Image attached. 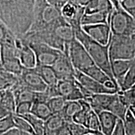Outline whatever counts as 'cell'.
<instances>
[{"mask_svg": "<svg viewBox=\"0 0 135 135\" xmlns=\"http://www.w3.org/2000/svg\"><path fill=\"white\" fill-rule=\"evenodd\" d=\"M128 109L129 108L123 102L119 97V94L116 93L114 99L111 101L106 111L111 112L123 121Z\"/></svg>", "mask_w": 135, "mask_h": 135, "instance_id": "cell-25", "label": "cell"}, {"mask_svg": "<svg viewBox=\"0 0 135 135\" xmlns=\"http://www.w3.org/2000/svg\"><path fill=\"white\" fill-rule=\"evenodd\" d=\"M10 114H11L10 113L9 111L6 110V109H5L1 104H0V119L6 117V116H9Z\"/></svg>", "mask_w": 135, "mask_h": 135, "instance_id": "cell-45", "label": "cell"}, {"mask_svg": "<svg viewBox=\"0 0 135 135\" xmlns=\"http://www.w3.org/2000/svg\"><path fill=\"white\" fill-rule=\"evenodd\" d=\"M18 78L23 86L33 91L42 92L47 88L46 84L35 68H24Z\"/></svg>", "mask_w": 135, "mask_h": 135, "instance_id": "cell-11", "label": "cell"}, {"mask_svg": "<svg viewBox=\"0 0 135 135\" xmlns=\"http://www.w3.org/2000/svg\"><path fill=\"white\" fill-rule=\"evenodd\" d=\"M2 68L7 71L19 76L25 68L18 58V51L15 46H0Z\"/></svg>", "mask_w": 135, "mask_h": 135, "instance_id": "cell-9", "label": "cell"}, {"mask_svg": "<svg viewBox=\"0 0 135 135\" xmlns=\"http://www.w3.org/2000/svg\"><path fill=\"white\" fill-rule=\"evenodd\" d=\"M61 14L74 30L81 28V20L84 14V6H79L68 1L61 8Z\"/></svg>", "mask_w": 135, "mask_h": 135, "instance_id": "cell-13", "label": "cell"}, {"mask_svg": "<svg viewBox=\"0 0 135 135\" xmlns=\"http://www.w3.org/2000/svg\"><path fill=\"white\" fill-rule=\"evenodd\" d=\"M32 104V102H21L17 104L15 114L18 116H23L30 113Z\"/></svg>", "mask_w": 135, "mask_h": 135, "instance_id": "cell-40", "label": "cell"}, {"mask_svg": "<svg viewBox=\"0 0 135 135\" xmlns=\"http://www.w3.org/2000/svg\"><path fill=\"white\" fill-rule=\"evenodd\" d=\"M108 25L111 35L129 36L135 32V20L120 6L113 8Z\"/></svg>", "mask_w": 135, "mask_h": 135, "instance_id": "cell-6", "label": "cell"}, {"mask_svg": "<svg viewBox=\"0 0 135 135\" xmlns=\"http://www.w3.org/2000/svg\"><path fill=\"white\" fill-rule=\"evenodd\" d=\"M15 128L13 114L0 119V135Z\"/></svg>", "mask_w": 135, "mask_h": 135, "instance_id": "cell-39", "label": "cell"}, {"mask_svg": "<svg viewBox=\"0 0 135 135\" xmlns=\"http://www.w3.org/2000/svg\"><path fill=\"white\" fill-rule=\"evenodd\" d=\"M120 1H121V0H119V2H120Z\"/></svg>", "mask_w": 135, "mask_h": 135, "instance_id": "cell-54", "label": "cell"}, {"mask_svg": "<svg viewBox=\"0 0 135 135\" xmlns=\"http://www.w3.org/2000/svg\"><path fill=\"white\" fill-rule=\"evenodd\" d=\"M85 135H104L101 131H91V132H89L88 134Z\"/></svg>", "mask_w": 135, "mask_h": 135, "instance_id": "cell-49", "label": "cell"}, {"mask_svg": "<svg viewBox=\"0 0 135 135\" xmlns=\"http://www.w3.org/2000/svg\"><path fill=\"white\" fill-rule=\"evenodd\" d=\"M59 80H75V69L73 66L66 49L51 66Z\"/></svg>", "mask_w": 135, "mask_h": 135, "instance_id": "cell-10", "label": "cell"}, {"mask_svg": "<svg viewBox=\"0 0 135 135\" xmlns=\"http://www.w3.org/2000/svg\"><path fill=\"white\" fill-rule=\"evenodd\" d=\"M75 80L92 94H114L118 92L116 89L108 88L104 84L86 75L83 73L76 70Z\"/></svg>", "mask_w": 135, "mask_h": 135, "instance_id": "cell-12", "label": "cell"}, {"mask_svg": "<svg viewBox=\"0 0 135 135\" xmlns=\"http://www.w3.org/2000/svg\"><path fill=\"white\" fill-rule=\"evenodd\" d=\"M1 93H2V91H0V99H1Z\"/></svg>", "mask_w": 135, "mask_h": 135, "instance_id": "cell-53", "label": "cell"}, {"mask_svg": "<svg viewBox=\"0 0 135 135\" xmlns=\"http://www.w3.org/2000/svg\"><path fill=\"white\" fill-rule=\"evenodd\" d=\"M61 18V11L49 4L46 0H35L33 20L28 31H41Z\"/></svg>", "mask_w": 135, "mask_h": 135, "instance_id": "cell-4", "label": "cell"}, {"mask_svg": "<svg viewBox=\"0 0 135 135\" xmlns=\"http://www.w3.org/2000/svg\"><path fill=\"white\" fill-rule=\"evenodd\" d=\"M21 38L25 41H38L64 52L71 42L76 39L73 27L61 18L43 30L28 31Z\"/></svg>", "mask_w": 135, "mask_h": 135, "instance_id": "cell-2", "label": "cell"}, {"mask_svg": "<svg viewBox=\"0 0 135 135\" xmlns=\"http://www.w3.org/2000/svg\"><path fill=\"white\" fill-rule=\"evenodd\" d=\"M18 81V76L0 68V91L11 88Z\"/></svg>", "mask_w": 135, "mask_h": 135, "instance_id": "cell-27", "label": "cell"}, {"mask_svg": "<svg viewBox=\"0 0 135 135\" xmlns=\"http://www.w3.org/2000/svg\"><path fill=\"white\" fill-rule=\"evenodd\" d=\"M34 68L48 86L56 85L58 80L52 66H36Z\"/></svg>", "mask_w": 135, "mask_h": 135, "instance_id": "cell-24", "label": "cell"}, {"mask_svg": "<svg viewBox=\"0 0 135 135\" xmlns=\"http://www.w3.org/2000/svg\"><path fill=\"white\" fill-rule=\"evenodd\" d=\"M114 94H97L85 99L91 108L92 110L98 114L101 111L107 109L109 104L114 99Z\"/></svg>", "mask_w": 135, "mask_h": 135, "instance_id": "cell-18", "label": "cell"}, {"mask_svg": "<svg viewBox=\"0 0 135 135\" xmlns=\"http://www.w3.org/2000/svg\"><path fill=\"white\" fill-rule=\"evenodd\" d=\"M66 123L61 113L53 114L45 121V135H55Z\"/></svg>", "mask_w": 135, "mask_h": 135, "instance_id": "cell-22", "label": "cell"}, {"mask_svg": "<svg viewBox=\"0 0 135 135\" xmlns=\"http://www.w3.org/2000/svg\"><path fill=\"white\" fill-rule=\"evenodd\" d=\"M0 104L11 114H15L16 103L14 94L11 89L2 91Z\"/></svg>", "mask_w": 135, "mask_h": 135, "instance_id": "cell-28", "label": "cell"}, {"mask_svg": "<svg viewBox=\"0 0 135 135\" xmlns=\"http://www.w3.org/2000/svg\"><path fill=\"white\" fill-rule=\"evenodd\" d=\"M84 126L91 131H100V124L98 114L91 110L87 116Z\"/></svg>", "mask_w": 135, "mask_h": 135, "instance_id": "cell-37", "label": "cell"}, {"mask_svg": "<svg viewBox=\"0 0 135 135\" xmlns=\"http://www.w3.org/2000/svg\"><path fill=\"white\" fill-rule=\"evenodd\" d=\"M131 63V60H118L111 61V69L114 80L119 90L125 75L127 73Z\"/></svg>", "mask_w": 135, "mask_h": 135, "instance_id": "cell-19", "label": "cell"}, {"mask_svg": "<svg viewBox=\"0 0 135 135\" xmlns=\"http://www.w3.org/2000/svg\"><path fill=\"white\" fill-rule=\"evenodd\" d=\"M82 73H83L86 75L88 76L89 77L91 78L93 80L104 84L106 87L110 89H116L118 91H119V89L116 86L114 83L111 80L110 78L106 75L104 71L99 68L95 64L88 68Z\"/></svg>", "mask_w": 135, "mask_h": 135, "instance_id": "cell-17", "label": "cell"}, {"mask_svg": "<svg viewBox=\"0 0 135 135\" xmlns=\"http://www.w3.org/2000/svg\"><path fill=\"white\" fill-rule=\"evenodd\" d=\"M20 116L24 118L30 123L35 135H45V121L31 113Z\"/></svg>", "mask_w": 135, "mask_h": 135, "instance_id": "cell-30", "label": "cell"}, {"mask_svg": "<svg viewBox=\"0 0 135 135\" xmlns=\"http://www.w3.org/2000/svg\"><path fill=\"white\" fill-rule=\"evenodd\" d=\"M18 135H33V134H29V133H25V132H23V131H21L19 130V132H18Z\"/></svg>", "mask_w": 135, "mask_h": 135, "instance_id": "cell-50", "label": "cell"}, {"mask_svg": "<svg viewBox=\"0 0 135 135\" xmlns=\"http://www.w3.org/2000/svg\"><path fill=\"white\" fill-rule=\"evenodd\" d=\"M125 135H135V118L130 109H128L123 120Z\"/></svg>", "mask_w": 135, "mask_h": 135, "instance_id": "cell-35", "label": "cell"}, {"mask_svg": "<svg viewBox=\"0 0 135 135\" xmlns=\"http://www.w3.org/2000/svg\"><path fill=\"white\" fill-rule=\"evenodd\" d=\"M67 125L71 135H85L89 132H91L85 126L76 123L73 121L67 123Z\"/></svg>", "mask_w": 135, "mask_h": 135, "instance_id": "cell-38", "label": "cell"}, {"mask_svg": "<svg viewBox=\"0 0 135 135\" xmlns=\"http://www.w3.org/2000/svg\"><path fill=\"white\" fill-rule=\"evenodd\" d=\"M2 68V64H1V56H0V68Z\"/></svg>", "mask_w": 135, "mask_h": 135, "instance_id": "cell-52", "label": "cell"}, {"mask_svg": "<svg viewBox=\"0 0 135 135\" xmlns=\"http://www.w3.org/2000/svg\"><path fill=\"white\" fill-rule=\"evenodd\" d=\"M35 0H0V20L18 38L29 31Z\"/></svg>", "mask_w": 135, "mask_h": 135, "instance_id": "cell-1", "label": "cell"}, {"mask_svg": "<svg viewBox=\"0 0 135 135\" xmlns=\"http://www.w3.org/2000/svg\"><path fill=\"white\" fill-rule=\"evenodd\" d=\"M88 1L89 0H69V1H70V2L81 6H85Z\"/></svg>", "mask_w": 135, "mask_h": 135, "instance_id": "cell-46", "label": "cell"}, {"mask_svg": "<svg viewBox=\"0 0 135 135\" xmlns=\"http://www.w3.org/2000/svg\"><path fill=\"white\" fill-rule=\"evenodd\" d=\"M112 135H125L123 121L119 119Z\"/></svg>", "mask_w": 135, "mask_h": 135, "instance_id": "cell-43", "label": "cell"}, {"mask_svg": "<svg viewBox=\"0 0 135 135\" xmlns=\"http://www.w3.org/2000/svg\"><path fill=\"white\" fill-rule=\"evenodd\" d=\"M26 43L35 53L36 66H51L63 53L41 42L28 41Z\"/></svg>", "mask_w": 135, "mask_h": 135, "instance_id": "cell-8", "label": "cell"}, {"mask_svg": "<svg viewBox=\"0 0 135 135\" xmlns=\"http://www.w3.org/2000/svg\"><path fill=\"white\" fill-rule=\"evenodd\" d=\"M13 120H14L15 128L23 132L35 135L30 123L24 118L13 114Z\"/></svg>", "mask_w": 135, "mask_h": 135, "instance_id": "cell-34", "label": "cell"}, {"mask_svg": "<svg viewBox=\"0 0 135 135\" xmlns=\"http://www.w3.org/2000/svg\"><path fill=\"white\" fill-rule=\"evenodd\" d=\"M81 28L90 38L98 43L103 45L109 44L111 33L108 24L84 25L81 26Z\"/></svg>", "mask_w": 135, "mask_h": 135, "instance_id": "cell-14", "label": "cell"}, {"mask_svg": "<svg viewBox=\"0 0 135 135\" xmlns=\"http://www.w3.org/2000/svg\"><path fill=\"white\" fill-rule=\"evenodd\" d=\"M19 130L16 128H13V129H11V130L8 131V132L4 133V134L1 135H18Z\"/></svg>", "mask_w": 135, "mask_h": 135, "instance_id": "cell-47", "label": "cell"}, {"mask_svg": "<svg viewBox=\"0 0 135 135\" xmlns=\"http://www.w3.org/2000/svg\"><path fill=\"white\" fill-rule=\"evenodd\" d=\"M111 13L101 12L84 14L81 20V26L84 25H97V24H108L109 17Z\"/></svg>", "mask_w": 135, "mask_h": 135, "instance_id": "cell-23", "label": "cell"}, {"mask_svg": "<svg viewBox=\"0 0 135 135\" xmlns=\"http://www.w3.org/2000/svg\"><path fill=\"white\" fill-rule=\"evenodd\" d=\"M16 36L9 28L0 20V45L15 43Z\"/></svg>", "mask_w": 135, "mask_h": 135, "instance_id": "cell-32", "label": "cell"}, {"mask_svg": "<svg viewBox=\"0 0 135 135\" xmlns=\"http://www.w3.org/2000/svg\"><path fill=\"white\" fill-rule=\"evenodd\" d=\"M100 124V131L104 135H112L119 118L108 111H103L98 114Z\"/></svg>", "mask_w": 135, "mask_h": 135, "instance_id": "cell-20", "label": "cell"}, {"mask_svg": "<svg viewBox=\"0 0 135 135\" xmlns=\"http://www.w3.org/2000/svg\"><path fill=\"white\" fill-rule=\"evenodd\" d=\"M112 4L113 5V7L114 8H119L121 6L120 3H119V0H109Z\"/></svg>", "mask_w": 135, "mask_h": 135, "instance_id": "cell-48", "label": "cell"}, {"mask_svg": "<svg viewBox=\"0 0 135 135\" xmlns=\"http://www.w3.org/2000/svg\"><path fill=\"white\" fill-rule=\"evenodd\" d=\"M46 103L53 114H56L60 113L63 111L66 100H65L63 97L58 96L51 98Z\"/></svg>", "mask_w": 135, "mask_h": 135, "instance_id": "cell-36", "label": "cell"}, {"mask_svg": "<svg viewBox=\"0 0 135 135\" xmlns=\"http://www.w3.org/2000/svg\"><path fill=\"white\" fill-rule=\"evenodd\" d=\"M108 53L110 61L133 60L135 55V32L129 36L111 35Z\"/></svg>", "mask_w": 135, "mask_h": 135, "instance_id": "cell-5", "label": "cell"}, {"mask_svg": "<svg viewBox=\"0 0 135 135\" xmlns=\"http://www.w3.org/2000/svg\"><path fill=\"white\" fill-rule=\"evenodd\" d=\"M119 3L121 8L135 20V0H121Z\"/></svg>", "mask_w": 135, "mask_h": 135, "instance_id": "cell-41", "label": "cell"}, {"mask_svg": "<svg viewBox=\"0 0 135 135\" xmlns=\"http://www.w3.org/2000/svg\"><path fill=\"white\" fill-rule=\"evenodd\" d=\"M81 109V105L79 101H66L63 111L61 112L66 122L72 121L73 116Z\"/></svg>", "mask_w": 135, "mask_h": 135, "instance_id": "cell-29", "label": "cell"}, {"mask_svg": "<svg viewBox=\"0 0 135 135\" xmlns=\"http://www.w3.org/2000/svg\"><path fill=\"white\" fill-rule=\"evenodd\" d=\"M56 88L59 96L66 101H80L84 99L76 80H59Z\"/></svg>", "mask_w": 135, "mask_h": 135, "instance_id": "cell-15", "label": "cell"}, {"mask_svg": "<svg viewBox=\"0 0 135 135\" xmlns=\"http://www.w3.org/2000/svg\"><path fill=\"white\" fill-rule=\"evenodd\" d=\"M113 5L109 0H89L84 6V13H91L108 12L112 13Z\"/></svg>", "mask_w": 135, "mask_h": 135, "instance_id": "cell-21", "label": "cell"}, {"mask_svg": "<svg viewBox=\"0 0 135 135\" xmlns=\"http://www.w3.org/2000/svg\"><path fill=\"white\" fill-rule=\"evenodd\" d=\"M18 56L25 68H34L36 66V57L33 50L21 38L16 39Z\"/></svg>", "mask_w": 135, "mask_h": 135, "instance_id": "cell-16", "label": "cell"}, {"mask_svg": "<svg viewBox=\"0 0 135 135\" xmlns=\"http://www.w3.org/2000/svg\"><path fill=\"white\" fill-rule=\"evenodd\" d=\"M129 109H130L131 113H132L133 115L134 116V117L135 118V108H129Z\"/></svg>", "mask_w": 135, "mask_h": 135, "instance_id": "cell-51", "label": "cell"}, {"mask_svg": "<svg viewBox=\"0 0 135 135\" xmlns=\"http://www.w3.org/2000/svg\"><path fill=\"white\" fill-rule=\"evenodd\" d=\"M118 93L123 102L129 108H135V84L131 88L124 91H119Z\"/></svg>", "mask_w": 135, "mask_h": 135, "instance_id": "cell-33", "label": "cell"}, {"mask_svg": "<svg viewBox=\"0 0 135 135\" xmlns=\"http://www.w3.org/2000/svg\"><path fill=\"white\" fill-rule=\"evenodd\" d=\"M135 84V61L131 60V63L127 73L125 75L123 83L120 87V91H124L131 88Z\"/></svg>", "mask_w": 135, "mask_h": 135, "instance_id": "cell-31", "label": "cell"}, {"mask_svg": "<svg viewBox=\"0 0 135 135\" xmlns=\"http://www.w3.org/2000/svg\"><path fill=\"white\" fill-rule=\"evenodd\" d=\"M30 113L44 121H46L53 114L47 103L40 101L33 103Z\"/></svg>", "mask_w": 135, "mask_h": 135, "instance_id": "cell-26", "label": "cell"}, {"mask_svg": "<svg viewBox=\"0 0 135 135\" xmlns=\"http://www.w3.org/2000/svg\"><path fill=\"white\" fill-rule=\"evenodd\" d=\"M66 51L73 66L76 70L83 72L94 65L86 50L76 38L69 44Z\"/></svg>", "mask_w": 135, "mask_h": 135, "instance_id": "cell-7", "label": "cell"}, {"mask_svg": "<svg viewBox=\"0 0 135 135\" xmlns=\"http://www.w3.org/2000/svg\"><path fill=\"white\" fill-rule=\"evenodd\" d=\"M55 135H71L70 131L69 130V128L68 127L67 123L61 128L58 132L56 133Z\"/></svg>", "mask_w": 135, "mask_h": 135, "instance_id": "cell-44", "label": "cell"}, {"mask_svg": "<svg viewBox=\"0 0 135 135\" xmlns=\"http://www.w3.org/2000/svg\"><path fill=\"white\" fill-rule=\"evenodd\" d=\"M46 1L61 11V8L63 7L64 5L68 2L69 0H46Z\"/></svg>", "mask_w": 135, "mask_h": 135, "instance_id": "cell-42", "label": "cell"}, {"mask_svg": "<svg viewBox=\"0 0 135 135\" xmlns=\"http://www.w3.org/2000/svg\"><path fill=\"white\" fill-rule=\"evenodd\" d=\"M74 30L76 38L83 45L94 63L104 71L118 88L111 72V61L108 53L109 44L107 45H103L94 41L82 30L81 27Z\"/></svg>", "mask_w": 135, "mask_h": 135, "instance_id": "cell-3", "label": "cell"}]
</instances>
